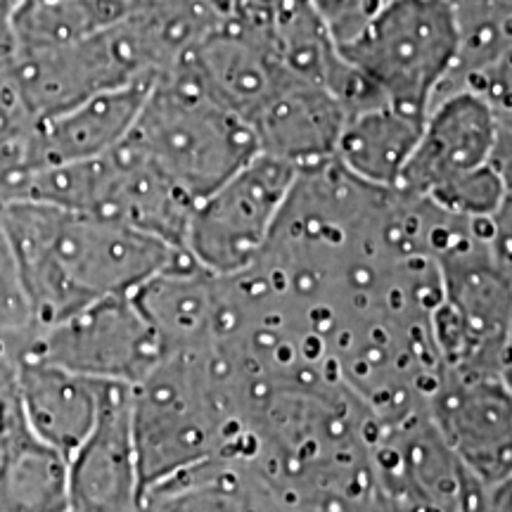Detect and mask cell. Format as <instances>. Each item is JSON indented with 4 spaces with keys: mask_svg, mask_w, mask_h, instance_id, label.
I'll return each instance as SVG.
<instances>
[{
    "mask_svg": "<svg viewBox=\"0 0 512 512\" xmlns=\"http://www.w3.org/2000/svg\"><path fill=\"white\" fill-rule=\"evenodd\" d=\"M34 330L114 294H133L183 254L121 223L36 200L0 204Z\"/></svg>",
    "mask_w": 512,
    "mask_h": 512,
    "instance_id": "obj_1",
    "label": "cell"
},
{
    "mask_svg": "<svg viewBox=\"0 0 512 512\" xmlns=\"http://www.w3.org/2000/svg\"><path fill=\"white\" fill-rule=\"evenodd\" d=\"M143 489L245 439V411L214 354L162 356L128 387Z\"/></svg>",
    "mask_w": 512,
    "mask_h": 512,
    "instance_id": "obj_2",
    "label": "cell"
},
{
    "mask_svg": "<svg viewBox=\"0 0 512 512\" xmlns=\"http://www.w3.org/2000/svg\"><path fill=\"white\" fill-rule=\"evenodd\" d=\"M128 140L195 204L259 155L252 126L176 67L150 83Z\"/></svg>",
    "mask_w": 512,
    "mask_h": 512,
    "instance_id": "obj_3",
    "label": "cell"
},
{
    "mask_svg": "<svg viewBox=\"0 0 512 512\" xmlns=\"http://www.w3.org/2000/svg\"><path fill=\"white\" fill-rule=\"evenodd\" d=\"M10 200L48 202L98 216L169 242L181 252L195 209V202L128 138L107 155L86 162L31 169Z\"/></svg>",
    "mask_w": 512,
    "mask_h": 512,
    "instance_id": "obj_4",
    "label": "cell"
},
{
    "mask_svg": "<svg viewBox=\"0 0 512 512\" xmlns=\"http://www.w3.org/2000/svg\"><path fill=\"white\" fill-rule=\"evenodd\" d=\"M458 48L451 0H394L339 46L384 100L420 114L456 72Z\"/></svg>",
    "mask_w": 512,
    "mask_h": 512,
    "instance_id": "obj_5",
    "label": "cell"
},
{
    "mask_svg": "<svg viewBox=\"0 0 512 512\" xmlns=\"http://www.w3.org/2000/svg\"><path fill=\"white\" fill-rule=\"evenodd\" d=\"M294 176L297 166L259 152L195 204L183 252L214 275H235L256 264Z\"/></svg>",
    "mask_w": 512,
    "mask_h": 512,
    "instance_id": "obj_6",
    "label": "cell"
},
{
    "mask_svg": "<svg viewBox=\"0 0 512 512\" xmlns=\"http://www.w3.org/2000/svg\"><path fill=\"white\" fill-rule=\"evenodd\" d=\"M22 358L131 387L150 373L162 351L131 294H114L36 328L24 344Z\"/></svg>",
    "mask_w": 512,
    "mask_h": 512,
    "instance_id": "obj_7",
    "label": "cell"
},
{
    "mask_svg": "<svg viewBox=\"0 0 512 512\" xmlns=\"http://www.w3.org/2000/svg\"><path fill=\"white\" fill-rule=\"evenodd\" d=\"M152 79L155 72L121 22L76 41L19 48L10 69L12 86L38 121L112 88Z\"/></svg>",
    "mask_w": 512,
    "mask_h": 512,
    "instance_id": "obj_8",
    "label": "cell"
},
{
    "mask_svg": "<svg viewBox=\"0 0 512 512\" xmlns=\"http://www.w3.org/2000/svg\"><path fill=\"white\" fill-rule=\"evenodd\" d=\"M427 411L467 475L484 486L512 479V389L501 373H444Z\"/></svg>",
    "mask_w": 512,
    "mask_h": 512,
    "instance_id": "obj_9",
    "label": "cell"
},
{
    "mask_svg": "<svg viewBox=\"0 0 512 512\" xmlns=\"http://www.w3.org/2000/svg\"><path fill=\"white\" fill-rule=\"evenodd\" d=\"M498 131L494 107L467 88L441 93L425 114L418 145L396 188L430 197L491 164Z\"/></svg>",
    "mask_w": 512,
    "mask_h": 512,
    "instance_id": "obj_10",
    "label": "cell"
},
{
    "mask_svg": "<svg viewBox=\"0 0 512 512\" xmlns=\"http://www.w3.org/2000/svg\"><path fill=\"white\" fill-rule=\"evenodd\" d=\"M138 512H304L283 484L242 448L147 484Z\"/></svg>",
    "mask_w": 512,
    "mask_h": 512,
    "instance_id": "obj_11",
    "label": "cell"
},
{
    "mask_svg": "<svg viewBox=\"0 0 512 512\" xmlns=\"http://www.w3.org/2000/svg\"><path fill=\"white\" fill-rule=\"evenodd\" d=\"M69 512H138L143 498L126 384H112L95 427L72 456Z\"/></svg>",
    "mask_w": 512,
    "mask_h": 512,
    "instance_id": "obj_12",
    "label": "cell"
},
{
    "mask_svg": "<svg viewBox=\"0 0 512 512\" xmlns=\"http://www.w3.org/2000/svg\"><path fill=\"white\" fill-rule=\"evenodd\" d=\"M131 297L155 332L162 356L214 354L219 275L183 252Z\"/></svg>",
    "mask_w": 512,
    "mask_h": 512,
    "instance_id": "obj_13",
    "label": "cell"
},
{
    "mask_svg": "<svg viewBox=\"0 0 512 512\" xmlns=\"http://www.w3.org/2000/svg\"><path fill=\"white\" fill-rule=\"evenodd\" d=\"M347 110L330 88L290 76L249 119L259 152L297 166L335 157Z\"/></svg>",
    "mask_w": 512,
    "mask_h": 512,
    "instance_id": "obj_14",
    "label": "cell"
},
{
    "mask_svg": "<svg viewBox=\"0 0 512 512\" xmlns=\"http://www.w3.org/2000/svg\"><path fill=\"white\" fill-rule=\"evenodd\" d=\"M110 387V382L91 380L36 358H19L15 375V399L24 427L64 458L91 434Z\"/></svg>",
    "mask_w": 512,
    "mask_h": 512,
    "instance_id": "obj_15",
    "label": "cell"
},
{
    "mask_svg": "<svg viewBox=\"0 0 512 512\" xmlns=\"http://www.w3.org/2000/svg\"><path fill=\"white\" fill-rule=\"evenodd\" d=\"M152 81L112 88L55 117L38 121L31 169L86 162V159L107 155L124 143L136 124Z\"/></svg>",
    "mask_w": 512,
    "mask_h": 512,
    "instance_id": "obj_16",
    "label": "cell"
},
{
    "mask_svg": "<svg viewBox=\"0 0 512 512\" xmlns=\"http://www.w3.org/2000/svg\"><path fill=\"white\" fill-rule=\"evenodd\" d=\"M425 114L389 100L347 114L335 159L351 174L384 188H396L418 145Z\"/></svg>",
    "mask_w": 512,
    "mask_h": 512,
    "instance_id": "obj_17",
    "label": "cell"
},
{
    "mask_svg": "<svg viewBox=\"0 0 512 512\" xmlns=\"http://www.w3.org/2000/svg\"><path fill=\"white\" fill-rule=\"evenodd\" d=\"M230 0H121V19L155 76L221 24Z\"/></svg>",
    "mask_w": 512,
    "mask_h": 512,
    "instance_id": "obj_18",
    "label": "cell"
},
{
    "mask_svg": "<svg viewBox=\"0 0 512 512\" xmlns=\"http://www.w3.org/2000/svg\"><path fill=\"white\" fill-rule=\"evenodd\" d=\"M0 512H69L67 458L27 427L0 463Z\"/></svg>",
    "mask_w": 512,
    "mask_h": 512,
    "instance_id": "obj_19",
    "label": "cell"
},
{
    "mask_svg": "<svg viewBox=\"0 0 512 512\" xmlns=\"http://www.w3.org/2000/svg\"><path fill=\"white\" fill-rule=\"evenodd\" d=\"M121 19V0H24L12 31L17 50L55 46L112 27Z\"/></svg>",
    "mask_w": 512,
    "mask_h": 512,
    "instance_id": "obj_20",
    "label": "cell"
},
{
    "mask_svg": "<svg viewBox=\"0 0 512 512\" xmlns=\"http://www.w3.org/2000/svg\"><path fill=\"white\" fill-rule=\"evenodd\" d=\"M451 5L460 36L458 64L439 95L512 48V0H451Z\"/></svg>",
    "mask_w": 512,
    "mask_h": 512,
    "instance_id": "obj_21",
    "label": "cell"
},
{
    "mask_svg": "<svg viewBox=\"0 0 512 512\" xmlns=\"http://www.w3.org/2000/svg\"><path fill=\"white\" fill-rule=\"evenodd\" d=\"M34 332V318L24 294L22 275L12 252V245L5 233L3 221H0V335L15 342L19 351Z\"/></svg>",
    "mask_w": 512,
    "mask_h": 512,
    "instance_id": "obj_22",
    "label": "cell"
},
{
    "mask_svg": "<svg viewBox=\"0 0 512 512\" xmlns=\"http://www.w3.org/2000/svg\"><path fill=\"white\" fill-rule=\"evenodd\" d=\"M456 88H467L477 93L494 107L496 114H512V48L498 55L477 72L467 74ZM451 88V91H456ZM448 93V91H446Z\"/></svg>",
    "mask_w": 512,
    "mask_h": 512,
    "instance_id": "obj_23",
    "label": "cell"
},
{
    "mask_svg": "<svg viewBox=\"0 0 512 512\" xmlns=\"http://www.w3.org/2000/svg\"><path fill=\"white\" fill-rule=\"evenodd\" d=\"M394 0H316L335 41L342 46Z\"/></svg>",
    "mask_w": 512,
    "mask_h": 512,
    "instance_id": "obj_24",
    "label": "cell"
},
{
    "mask_svg": "<svg viewBox=\"0 0 512 512\" xmlns=\"http://www.w3.org/2000/svg\"><path fill=\"white\" fill-rule=\"evenodd\" d=\"M491 166L501 178L505 195H512V114H498V131Z\"/></svg>",
    "mask_w": 512,
    "mask_h": 512,
    "instance_id": "obj_25",
    "label": "cell"
},
{
    "mask_svg": "<svg viewBox=\"0 0 512 512\" xmlns=\"http://www.w3.org/2000/svg\"><path fill=\"white\" fill-rule=\"evenodd\" d=\"M24 432L22 415L15 399V387L10 392L0 394V463H3L5 453L15 444V439Z\"/></svg>",
    "mask_w": 512,
    "mask_h": 512,
    "instance_id": "obj_26",
    "label": "cell"
},
{
    "mask_svg": "<svg viewBox=\"0 0 512 512\" xmlns=\"http://www.w3.org/2000/svg\"><path fill=\"white\" fill-rule=\"evenodd\" d=\"M19 358H22V351H19L17 344L0 335V394L10 392L15 387Z\"/></svg>",
    "mask_w": 512,
    "mask_h": 512,
    "instance_id": "obj_27",
    "label": "cell"
},
{
    "mask_svg": "<svg viewBox=\"0 0 512 512\" xmlns=\"http://www.w3.org/2000/svg\"><path fill=\"white\" fill-rule=\"evenodd\" d=\"M366 512H422V510L415 508L413 503L403 501L399 496L387 494V491L375 489L373 486V494H370Z\"/></svg>",
    "mask_w": 512,
    "mask_h": 512,
    "instance_id": "obj_28",
    "label": "cell"
},
{
    "mask_svg": "<svg viewBox=\"0 0 512 512\" xmlns=\"http://www.w3.org/2000/svg\"><path fill=\"white\" fill-rule=\"evenodd\" d=\"M501 377L505 380V384L512 389V320H510L508 339H505L503 356H501Z\"/></svg>",
    "mask_w": 512,
    "mask_h": 512,
    "instance_id": "obj_29",
    "label": "cell"
},
{
    "mask_svg": "<svg viewBox=\"0 0 512 512\" xmlns=\"http://www.w3.org/2000/svg\"><path fill=\"white\" fill-rule=\"evenodd\" d=\"M22 3L24 0H0V24H10L12 27V19H15Z\"/></svg>",
    "mask_w": 512,
    "mask_h": 512,
    "instance_id": "obj_30",
    "label": "cell"
}]
</instances>
